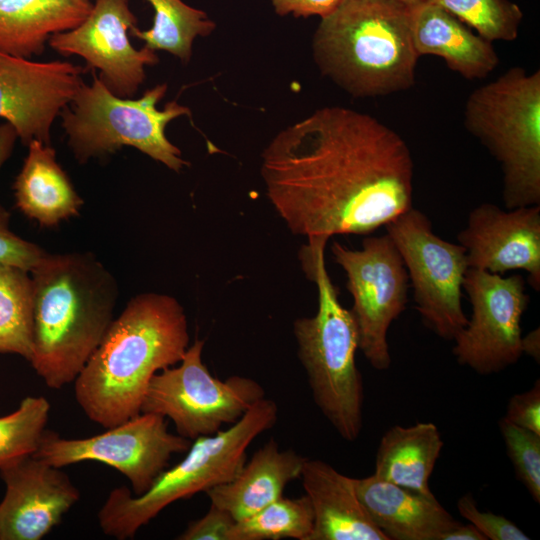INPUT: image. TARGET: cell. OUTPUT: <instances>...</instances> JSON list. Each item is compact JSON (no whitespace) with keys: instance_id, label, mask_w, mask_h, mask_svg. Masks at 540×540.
I'll return each mask as SVG.
<instances>
[{"instance_id":"6da1fadb","label":"cell","mask_w":540,"mask_h":540,"mask_svg":"<svg viewBox=\"0 0 540 540\" xmlns=\"http://www.w3.org/2000/svg\"><path fill=\"white\" fill-rule=\"evenodd\" d=\"M266 195L291 233L367 235L413 207L405 140L347 107L319 108L278 132L261 155Z\"/></svg>"},{"instance_id":"7a4b0ae2","label":"cell","mask_w":540,"mask_h":540,"mask_svg":"<svg viewBox=\"0 0 540 540\" xmlns=\"http://www.w3.org/2000/svg\"><path fill=\"white\" fill-rule=\"evenodd\" d=\"M189 342L187 317L176 298L137 294L74 380L78 405L105 429L138 415L153 376L179 363Z\"/></svg>"},{"instance_id":"3957f363","label":"cell","mask_w":540,"mask_h":540,"mask_svg":"<svg viewBox=\"0 0 540 540\" xmlns=\"http://www.w3.org/2000/svg\"><path fill=\"white\" fill-rule=\"evenodd\" d=\"M33 286L30 363L51 389L74 382L114 319L118 285L90 252L45 253Z\"/></svg>"},{"instance_id":"277c9868","label":"cell","mask_w":540,"mask_h":540,"mask_svg":"<svg viewBox=\"0 0 540 540\" xmlns=\"http://www.w3.org/2000/svg\"><path fill=\"white\" fill-rule=\"evenodd\" d=\"M321 74L356 98L386 96L415 84L419 55L411 5L400 0H341L313 35Z\"/></svg>"},{"instance_id":"5b68a950","label":"cell","mask_w":540,"mask_h":540,"mask_svg":"<svg viewBox=\"0 0 540 540\" xmlns=\"http://www.w3.org/2000/svg\"><path fill=\"white\" fill-rule=\"evenodd\" d=\"M328 240L308 238L300 248L303 272L318 290V309L312 317L296 319L293 332L316 406L342 439L353 442L363 426V382L355 361L359 336L326 268Z\"/></svg>"},{"instance_id":"8992f818","label":"cell","mask_w":540,"mask_h":540,"mask_svg":"<svg viewBox=\"0 0 540 540\" xmlns=\"http://www.w3.org/2000/svg\"><path fill=\"white\" fill-rule=\"evenodd\" d=\"M277 418V404L264 397L228 429L194 439L186 456L166 468L144 493L135 495L126 486L114 488L98 512L101 530L119 540L133 538L173 502L231 481L244 466L249 445Z\"/></svg>"},{"instance_id":"52a82bcc","label":"cell","mask_w":540,"mask_h":540,"mask_svg":"<svg viewBox=\"0 0 540 540\" xmlns=\"http://www.w3.org/2000/svg\"><path fill=\"white\" fill-rule=\"evenodd\" d=\"M464 127L499 163L505 207L540 205V70L511 67L473 90Z\"/></svg>"},{"instance_id":"ba28073f","label":"cell","mask_w":540,"mask_h":540,"mask_svg":"<svg viewBox=\"0 0 540 540\" xmlns=\"http://www.w3.org/2000/svg\"><path fill=\"white\" fill-rule=\"evenodd\" d=\"M92 74V83L83 82L59 115L68 145L79 163L130 146L174 172L189 166L181 150L166 137L165 129L170 121L189 116L191 111L175 100L166 103L163 110L158 109L168 88L166 83L146 90L138 99L122 98L105 86L95 70Z\"/></svg>"},{"instance_id":"9c48e42d","label":"cell","mask_w":540,"mask_h":540,"mask_svg":"<svg viewBox=\"0 0 540 540\" xmlns=\"http://www.w3.org/2000/svg\"><path fill=\"white\" fill-rule=\"evenodd\" d=\"M204 344L195 339L179 363L157 372L141 406V412L169 418L176 433L191 441L233 425L265 397L263 387L249 377H214L202 361Z\"/></svg>"},{"instance_id":"30bf717a","label":"cell","mask_w":540,"mask_h":540,"mask_svg":"<svg viewBox=\"0 0 540 540\" xmlns=\"http://www.w3.org/2000/svg\"><path fill=\"white\" fill-rule=\"evenodd\" d=\"M385 229L403 259L422 321L439 337L453 340L468 321L462 308L469 268L465 248L436 235L428 217L414 207Z\"/></svg>"},{"instance_id":"8fae6325","label":"cell","mask_w":540,"mask_h":540,"mask_svg":"<svg viewBox=\"0 0 540 540\" xmlns=\"http://www.w3.org/2000/svg\"><path fill=\"white\" fill-rule=\"evenodd\" d=\"M331 253L347 277L359 350L374 369L387 370L392 361L388 330L408 300L409 278L403 259L387 233L364 238L358 250L334 241Z\"/></svg>"},{"instance_id":"7c38bea8","label":"cell","mask_w":540,"mask_h":540,"mask_svg":"<svg viewBox=\"0 0 540 540\" xmlns=\"http://www.w3.org/2000/svg\"><path fill=\"white\" fill-rule=\"evenodd\" d=\"M192 441L169 432L166 418L141 412L106 428L95 436L67 439L46 430L35 456L62 468L82 461H97L113 467L140 495L167 468L173 454L187 452Z\"/></svg>"},{"instance_id":"4fadbf2b","label":"cell","mask_w":540,"mask_h":540,"mask_svg":"<svg viewBox=\"0 0 540 540\" xmlns=\"http://www.w3.org/2000/svg\"><path fill=\"white\" fill-rule=\"evenodd\" d=\"M463 289L472 313L453 339L457 362L480 375L515 364L523 354L521 320L530 300L523 277L469 267Z\"/></svg>"},{"instance_id":"5bb4252c","label":"cell","mask_w":540,"mask_h":540,"mask_svg":"<svg viewBox=\"0 0 540 540\" xmlns=\"http://www.w3.org/2000/svg\"><path fill=\"white\" fill-rule=\"evenodd\" d=\"M136 24L128 0H95L81 24L52 35L48 45L63 56L82 57L113 94L131 98L146 78L145 66L159 61L154 50L132 46L128 31Z\"/></svg>"},{"instance_id":"9a60e30c","label":"cell","mask_w":540,"mask_h":540,"mask_svg":"<svg viewBox=\"0 0 540 540\" xmlns=\"http://www.w3.org/2000/svg\"><path fill=\"white\" fill-rule=\"evenodd\" d=\"M86 67L68 61L35 62L0 51V118L24 145H50L54 120L83 83Z\"/></svg>"},{"instance_id":"2e32d148","label":"cell","mask_w":540,"mask_h":540,"mask_svg":"<svg viewBox=\"0 0 540 540\" xmlns=\"http://www.w3.org/2000/svg\"><path fill=\"white\" fill-rule=\"evenodd\" d=\"M0 540H40L78 502L80 492L61 468L32 455L0 468Z\"/></svg>"},{"instance_id":"e0dca14e","label":"cell","mask_w":540,"mask_h":540,"mask_svg":"<svg viewBox=\"0 0 540 540\" xmlns=\"http://www.w3.org/2000/svg\"><path fill=\"white\" fill-rule=\"evenodd\" d=\"M457 237L469 267L500 275L524 270L530 286L540 290V205L505 211L480 204Z\"/></svg>"},{"instance_id":"ac0fdd59","label":"cell","mask_w":540,"mask_h":540,"mask_svg":"<svg viewBox=\"0 0 540 540\" xmlns=\"http://www.w3.org/2000/svg\"><path fill=\"white\" fill-rule=\"evenodd\" d=\"M359 501L388 540H441L460 522L438 502L375 475L354 478Z\"/></svg>"},{"instance_id":"d6986e66","label":"cell","mask_w":540,"mask_h":540,"mask_svg":"<svg viewBox=\"0 0 540 540\" xmlns=\"http://www.w3.org/2000/svg\"><path fill=\"white\" fill-rule=\"evenodd\" d=\"M299 478L314 516L309 540H388L359 501L354 478L308 458Z\"/></svg>"},{"instance_id":"ffe728a7","label":"cell","mask_w":540,"mask_h":540,"mask_svg":"<svg viewBox=\"0 0 540 540\" xmlns=\"http://www.w3.org/2000/svg\"><path fill=\"white\" fill-rule=\"evenodd\" d=\"M411 31L419 56H438L465 79H484L499 64L491 42L432 2L411 5Z\"/></svg>"},{"instance_id":"44dd1931","label":"cell","mask_w":540,"mask_h":540,"mask_svg":"<svg viewBox=\"0 0 540 540\" xmlns=\"http://www.w3.org/2000/svg\"><path fill=\"white\" fill-rule=\"evenodd\" d=\"M306 460L307 457L292 449L280 450L271 438L231 481L205 493L211 504L239 521L282 497L286 486L300 477Z\"/></svg>"},{"instance_id":"7402d4cb","label":"cell","mask_w":540,"mask_h":540,"mask_svg":"<svg viewBox=\"0 0 540 540\" xmlns=\"http://www.w3.org/2000/svg\"><path fill=\"white\" fill-rule=\"evenodd\" d=\"M13 184L16 207L41 227H55L75 217L84 204L53 147L31 141Z\"/></svg>"},{"instance_id":"603a6c76","label":"cell","mask_w":540,"mask_h":540,"mask_svg":"<svg viewBox=\"0 0 540 540\" xmlns=\"http://www.w3.org/2000/svg\"><path fill=\"white\" fill-rule=\"evenodd\" d=\"M92 5L90 0H0V51L39 56L52 35L77 27Z\"/></svg>"},{"instance_id":"cb8c5ba5","label":"cell","mask_w":540,"mask_h":540,"mask_svg":"<svg viewBox=\"0 0 540 540\" xmlns=\"http://www.w3.org/2000/svg\"><path fill=\"white\" fill-rule=\"evenodd\" d=\"M443 448L437 426L418 422L395 425L382 436L373 475L426 496H434L429 479Z\"/></svg>"},{"instance_id":"d4e9b609","label":"cell","mask_w":540,"mask_h":540,"mask_svg":"<svg viewBox=\"0 0 540 540\" xmlns=\"http://www.w3.org/2000/svg\"><path fill=\"white\" fill-rule=\"evenodd\" d=\"M154 9L153 25L141 31L131 29V35L145 42L146 47L164 50L188 63L196 37H207L216 24L200 9L187 5L183 0H146Z\"/></svg>"},{"instance_id":"484cf974","label":"cell","mask_w":540,"mask_h":540,"mask_svg":"<svg viewBox=\"0 0 540 540\" xmlns=\"http://www.w3.org/2000/svg\"><path fill=\"white\" fill-rule=\"evenodd\" d=\"M33 350V286L29 272L0 263V353L30 362Z\"/></svg>"},{"instance_id":"4316f807","label":"cell","mask_w":540,"mask_h":540,"mask_svg":"<svg viewBox=\"0 0 540 540\" xmlns=\"http://www.w3.org/2000/svg\"><path fill=\"white\" fill-rule=\"evenodd\" d=\"M314 516L306 495L280 497L255 514L236 521L229 540H309Z\"/></svg>"},{"instance_id":"83f0119b","label":"cell","mask_w":540,"mask_h":540,"mask_svg":"<svg viewBox=\"0 0 540 540\" xmlns=\"http://www.w3.org/2000/svg\"><path fill=\"white\" fill-rule=\"evenodd\" d=\"M463 22L487 41L511 42L518 37L523 13L510 0H426Z\"/></svg>"},{"instance_id":"f1b7e54d","label":"cell","mask_w":540,"mask_h":540,"mask_svg":"<svg viewBox=\"0 0 540 540\" xmlns=\"http://www.w3.org/2000/svg\"><path fill=\"white\" fill-rule=\"evenodd\" d=\"M49 412L45 397L27 396L15 411L0 417V468L37 451Z\"/></svg>"},{"instance_id":"f546056e","label":"cell","mask_w":540,"mask_h":540,"mask_svg":"<svg viewBox=\"0 0 540 540\" xmlns=\"http://www.w3.org/2000/svg\"><path fill=\"white\" fill-rule=\"evenodd\" d=\"M500 432L518 480L540 503V435L502 418Z\"/></svg>"},{"instance_id":"4dcf8cb0","label":"cell","mask_w":540,"mask_h":540,"mask_svg":"<svg viewBox=\"0 0 540 540\" xmlns=\"http://www.w3.org/2000/svg\"><path fill=\"white\" fill-rule=\"evenodd\" d=\"M457 509L460 515L474 525L486 540L530 539L508 518L489 511H481L470 494H465L459 498Z\"/></svg>"},{"instance_id":"1f68e13d","label":"cell","mask_w":540,"mask_h":540,"mask_svg":"<svg viewBox=\"0 0 540 540\" xmlns=\"http://www.w3.org/2000/svg\"><path fill=\"white\" fill-rule=\"evenodd\" d=\"M10 213L0 205V263L30 271L46 253L37 244L17 236L9 228Z\"/></svg>"},{"instance_id":"d6a6232c","label":"cell","mask_w":540,"mask_h":540,"mask_svg":"<svg viewBox=\"0 0 540 540\" xmlns=\"http://www.w3.org/2000/svg\"><path fill=\"white\" fill-rule=\"evenodd\" d=\"M236 520L227 511L211 504L201 518L191 521L176 539L179 540H229Z\"/></svg>"},{"instance_id":"836d02e7","label":"cell","mask_w":540,"mask_h":540,"mask_svg":"<svg viewBox=\"0 0 540 540\" xmlns=\"http://www.w3.org/2000/svg\"><path fill=\"white\" fill-rule=\"evenodd\" d=\"M503 419L540 435V382L538 379L531 389L510 398Z\"/></svg>"},{"instance_id":"e575fe53","label":"cell","mask_w":540,"mask_h":540,"mask_svg":"<svg viewBox=\"0 0 540 540\" xmlns=\"http://www.w3.org/2000/svg\"><path fill=\"white\" fill-rule=\"evenodd\" d=\"M280 16L293 15L296 18L319 16L324 18L332 13L341 0H269Z\"/></svg>"},{"instance_id":"d590c367","label":"cell","mask_w":540,"mask_h":540,"mask_svg":"<svg viewBox=\"0 0 540 540\" xmlns=\"http://www.w3.org/2000/svg\"><path fill=\"white\" fill-rule=\"evenodd\" d=\"M18 134L8 122L0 124V168L11 156Z\"/></svg>"},{"instance_id":"8d00e7d4","label":"cell","mask_w":540,"mask_h":540,"mask_svg":"<svg viewBox=\"0 0 540 540\" xmlns=\"http://www.w3.org/2000/svg\"><path fill=\"white\" fill-rule=\"evenodd\" d=\"M441 540H486V538L471 523L457 526L443 534Z\"/></svg>"},{"instance_id":"74e56055","label":"cell","mask_w":540,"mask_h":540,"mask_svg":"<svg viewBox=\"0 0 540 540\" xmlns=\"http://www.w3.org/2000/svg\"><path fill=\"white\" fill-rule=\"evenodd\" d=\"M522 352L531 356L537 363L540 360V333L539 328L522 336Z\"/></svg>"},{"instance_id":"f35d334b","label":"cell","mask_w":540,"mask_h":540,"mask_svg":"<svg viewBox=\"0 0 540 540\" xmlns=\"http://www.w3.org/2000/svg\"><path fill=\"white\" fill-rule=\"evenodd\" d=\"M408 5H414V4H417V3H420L422 1H425V0H400Z\"/></svg>"}]
</instances>
